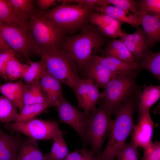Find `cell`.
I'll return each mask as SVG.
<instances>
[{"label": "cell", "mask_w": 160, "mask_h": 160, "mask_svg": "<svg viewBox=\"0 0 160 160\" xmlns=\"http://www.w3.org/2000/svg\"><path fill=\"white\" fill-rule=\"evenodd\" d=\"M155 123L148 111L139 119L138 124L135 125L132 133V139L138 147L143 149L151 145L153 128Z\"/></svg>", "instance_id": "12"}, {"label": "cell", "mask_w": 160, "mask_h": 160, "mask_svg": "<svg viewBox=\"0 0 160 160\" xmlns=\"http://www.w3.org/2000/svg\"><path fill=\"white\" fill-rule=\"evenodd\" d=\"M63 132L61 130L52 138L53 142L51 151L49 153L44 154V160H52L59 151L65 142L63 137Z\"/></svg>", "instance_id": "37"}, {"label": "cell", "mask_w": 160, "mask_h": 160, "mask_svg": "<svg viewBox=\"0 0 160 160\" xmlns=\"http://www.w3.org/2000/svg\"><path fill=\"white\" fill-rule=\"evenodd\" d=\"M151 48L160 41V17L139 12L137 16Z\"/></svg>", "instance_id": "16"}, {"label": "cell", "mask_w": 160, "mask_h": 160, "mask_svg": "<svg viewBox=\"0 0 160 160\" xmlns=\"http://www.w3.org/2000/svg\"><path fill=\"white\" fill-rule=\"evenodd\" d=\"M142 160H160V142H152L149 147L144 149Z\"/></svg>", "instance_id": "38"}, {"label": "cell", "mask_w": 160, "mask_h": 160, "mask_svg": "<svg viewBox=\"0 0 160 160\" xmlns=\"http://www.w3.org/2000/svg\"><path fill=\"white\" fill-rule=\"evenodd\" d=\"M80 31L78 34L65 36L59 49L69 56L78 70L83 71L92 57L102 50L107 37L89 23Z\"/></svg>", "instance_id": "1"}, {"label": "cell", "mask_w": 160, "mask_h": 160, "mask_svg": "<svg viewBox=\"0 0 160 160\" xmlns=\"http://www.w3.org/2000/svg\"><path fill=\"white\" fill-rule=\"evenodd\" d=\"M100 52L102 56L113 57L130 63H136L121 39L111 41Z\"/></svg>", "instance_id": "21"}, {"label": "cell", "mask_w": 160, "mask_h": 160, "mask_svg": "<svg viewBox=\"0 0 160 160\" xmlns=\"http://www.w3.org/2000/svg\"><path fill=\"white\" fill-rule=\"evenodd\" d=\"M0 33L10 48L24 56L27 60L35 54L27 31L20 27L0 23Z\"/></svg>", "instance_id": "9"}, {"label": "cell", "mask_w": 160, "mask_h": 160, "mask_svg": "<svg viewBox=\"0 0 160 160\" xmlns=\"http://www.w3.org/2000/svg\"><path fill=\"white\" fill-rule=\"evenodd\" d=\"M83 71L87 78L90 79L99 88H104L116 75L107 68L92 59Z\"/></svg>", "instance_id": "15"}, {"label": "cell", "mask_w": 160, "mask_h": 160, "mask_svg": "<svg viewBox=\"0 0 160 160\" xmlns=\"http://www.w3.org/2000/svg\"><path fill=\"white\" fill-rule=\"evenodd\" d=\"M160 97V85L144 86L137 98L138 105V117L140 119Z\"/></svg>", "instance_id": "17"}, {"label": "cell", "mask_w": 160, "mask_h": 160, "mask_svg": "<svg viewBox=\"0 0 160 160\" xmlns=\"http://www.w3.org/2000/svg\"><path fill=\"white\" fill-rule=\"evenodd\" d=\"M95 11L105 14L123 24H129L135 28L139 27L140 21L137 16L112 5L94 7Z\"/></svg>", "instance_id": "19"}, {"label": "cell", "mask_w": 160, "mask_h": 160, "mask_svg": "<svg viewBox=\"0 0 160 160\" xmlns=\"http://www.w3.org/2000/svg\"><path fill=\"white\" fill-rule=\"evenodd\" d=\"M138 147L131 140L117 153L116 160H139Z\"/></svg>", "instance_id": "34"}, {"label": "cell", "mask_w": 160, "mask_h": 160, "mask_svg": "<svg viewBox=\"0 0 160 160\" xmlns=\"http://www.w3.org/2000/svg\"><path fill=\"white\" fill-rule=\"evenodd\" d=\"M25 85L21 80L0 84V92L15 105L20 111L24 105L23 95Z\"/></svg>", "instance_id": "20"}, {"label": "cell", "mask_w": 160, "mask_h": 160, "mask_svg": "<svg viewBox=\"0 0 160 160\" xmlns=\"http://www.w3.org/2000/svg\"><path fill=\"white\" fill-rule=\"evenodd\" d=\"M49 107V105L46 103L24 105L20 111L16 122H24L34 119Z\"/></svg>", "instance_id": "29"}, {"label": "cell", "mask_w": 160, "mask_h": 160, "mask_svg": "<svg viewBox=\"0 0 160 160\" xmlns=\"http://www.w3.org/2000/svg\"><path fill=\"white\" fill-rule=\"evenodd\" d=\"M29 66L23 75L21 79L25 84H32L39 81L45 68L41 61H32L30 59L27 60Z\"/></svg>", "instance_id": "30"}, {"label": "cell", "mask_w": 160, "mask_h": 160, "mask_svg": "<svg viewBox=\"0 0 160 160\" xmlns=\"http://www.w3.org/2000/svg\"><path fill=\"white\" fill-rule=\"evenodd\" d=\"M91 59L107 68L115 75L128 74L139 69L136 63H130L113 57L95 55Z\"/></svg>", "instance_id": "18"}, {"label": "cell", "mask_w": 160, "mask_h": 160, "mask_svg": "<svg viewBox=\"0 0 160 160\" xmlns=\"http://www.w3.org/2000/svg\"><path fill=\"white\" fill-rule=\"evenodd\" d=\"M136 63L139 70L149 71L160 81V51L154 53L149 50L143 53Z\"/></svg>", "instance_id": "22"}, {"label": "cell", "mask_w": 160, "mask_h": 160, "mask_svg": "<svg viewBox=\"0 0 160 160\" xmlns=\"http://www.w3.org/2000/svg\"><path fill=\"white\" fill-rule=\"evenodd\" d=\"M40 10L44 11L60 3L59 0H36L34 1Z\"/></svg>", "instance_id": "42"}, {"label": "cell", "mask_w": 160, "mask_h": 160, "mask_svg": "<svg viewBox=\"0 0 160 160\" xmlns=\"http://www.w3.org/2000/svg\"><path fill=\"white\" fill-rule=\"evenodd\" d=\"M133 34H127L124 33V34L120 38L123 41H132L133 40Z\"/></svg>", "instance_id": "44"}, {"label": "cell", "mask_w": 160, "mask_h": 160, "mask_svg": "<svg viewBox=\"0 0 160 160\" xmlns=\"http://www.w3.org/2000/svg\"><path fill=\"white\" fill-rule=\"evenodd\" d=\"M44 154L38 147L37 140L28 137L21 144L16 160H44Z\"/></svg>", "instance_id": "24"}, {"label": "cell", "mask_w": 160, "mask_h": 160, "mask_svg": "<svg viewBox=\"0 0 160 160\" xmlns=\"http://www.w3.org/2000/svg\"><path fill=\"white\" fill-rule=\"evenodd\" d=\"M94 8L79 4L70 5L61 3L49 11L38 10L43 17L66 35L81 31L88 23Z\"/></svg>", "instance_id": "3"}, {"label": "cell", "mask_w": 160, "mask_h": 160, "mask_svg": "<svg viewBox=\"0 0 160 160\" xmlns=\"http://www.w3.org/2000/svg\"><path fill=\"white\" fill-rule=\"evenodd\" d=\"M140 71L137 69L128 74L116 75L108 83L99 99L111 113L121 104L129 99L138 95L143 86L138 84L136 77Z\"/></svg>", "instance_id": "4"}, {"label": "cell", "mask_w": 160, "mask_h": 160, "mask_svg": "<svg viewBox=\"0 0 160 160\" xmlns=\"http://www.w3.org/2000/svg\"><path fill=\"white\" fill-rule=\"evenodd\" d=\"M5 127L21 133L36 140L52 139L61 131L55 121L34 119L24 122H15L7 124Z\"/></svg>", "instance_id": "8"}, {"label": "cell", "mask_w": 160, "mask_h": 160, "mask_svg": "<svg viewBox=\"0 0 160 160\" xmlns=\"http://www.w3.org/2000/svg\"><path fill=\"white\" fill-rule=\"evenodd\" d=\"M0 123V160H16L17 156L25 139L19 133L7 134L2 129Z\"/></svg>", "instance_id": "14"}, {"label": "cell", "mask_w": 160, "mask_h": 160, "mask_svg": "<svg viewBox=\"0 0 160 160\" xmlns=\"http://www.w3.org/2000/svg\"><path fill=\"white\" fill-rule=\"evenodd\" d=\"M39 82L49 107L55 106L57 103L64 97L62 83L50 74L46 68Z\"/></svg>", "instance_id": "13"}, {"label": "cell", "mask_w": 160, "mask_h": 160, "mask_svg": "<svg viewBox=\"0 0 160 160\" xmlns=\"http://www.w3.org/2000/svg\"><path fill=\"white\" fill-rule=\"evenodd\" d=\"M122 41L127 50L131 55L134 60L136 63L144 53L133 41L126 40H122Z\"/></svg>", "instance_id": "40"}, {"label": "cell", "mask_w": 160, "mask_h": 160, "mask_svg": "<svg viewBox=\"0 0 160 160\" xmlns=\"http://www.w3.org/2000/svg\"><path fill=\"white\" fill-rule=\"evenodd\" d=\"M100 1V0H60L61 3L68 4L75 3L82 6L91 8L99 6Z\"/></svg>", "instance_id": "41"}, {"label": "cell", "mask_w": 160, "mask_h": 160, "mask_svg": "<svg viewBox=\"0 0 160 160\" xmlns=\"http://www.w3.org/2000/svg\"><path fill=\"white\" fill-rule=\"evenodd\" d=\"M9 2L14 14L27 25L31 16L37 11L34 5V0H9Z\"/></svg>", "instance_id": "23"}, {"label": "cell", "mask_w": 160, "mask_h": 160, "mask_svg": "<svg viewBox=\"0 0 160 160\" xmlns=\"http://www.w3.org/2000/svg\"><path fill=\"white\" fill-rule=\"evenodd\" d=\"M27 32L36 50L59 49L65 36L37 12L27 23Z\"/></svg>", "instance_id": "6"}, {"label": "cell", "mask_w": 160, "mask_h": 160, "mask_svg": "<svg viewBox=\"0 0 160 160\" xmlns=\"http://www.w3.org/2000/svg\"><path fill=\"white\" fill-rule=\"evenodd\" d=\"M14 55V51L11 48L0 52V77L6 81L8 80L5 72L6 66L9 59Z\"/></svg>", "instance_id": "39"}, {"label": "cell", "mask_w": 160, "mask_h": 160, "mask_svg": "<svg viewBox=\"0 0 160 160\" xmlns=\"http://www.w3.org/2000/svg\"><path fill=\"white\" fill-rule=\"evenodd\" d=\"M35 53L50 74L74 91L80 77L77 66L66 54L59 49H37Z\"/></svg>", "instance_id": "5"}, {"label": "cell", "mask_w": 160, "mask_h": 160, "mask_svg": "<svg viewBox=\"0 0 160 160\" xmlns=\"http://www.w3.org/2000/svg\"><path fill=\"white\" fill-rule=\"evenodd\" d=\"M99 88L89 78H80L74 91L79 107L86 114H89L95 108L99 99Z\"/></svg>", "instance_id": "11"}, {"label": "cell", "mask_w": 160, "mask_h": 160, "mask_svg": "<svg viewBox=\"0 0 160 160\" xmlns=\"http://www.w3.org/2000/svg\"><path fill=\"white\" fill-rule=\"evenodd\" d=\"M111 114L108 109L101 104L93 109L88 116L87 138L92 146L91 151L97 156L101 153L102 145L110 129L113 121L111 119Z\"/></svg>", "instance_id": "7"}, {"label": "cell", "mask_w": 160, "mask_h": 160, "mask_svg": "<svg viewBox=\"0 0 160 160\" xmlns=\"http://www.w3.org/2000/svg\"><path fill=\"white\" fill-rule=\"evenodd\" d=\"M133 42L137 45L144 53L149 50L147 37L142 28H137L133 33Z\"/></svg>", "instance_id": "36"}, {"label": "cell", "mask_w": 160, "mask_h": 160, "mask_svg": "<svg viewBox=\"0 0 160 160\" xmlns=\"http://www.w3.org/2000/svg\"><path fill=\"white\" fill-rule=\"evenodd\" d=\"M136 10L139 12L160 17V0H137Z\"/></svg>", "instance_id": "31"}, {"label": "cell", "mask_w": 160, "mask_h": 160, "mask_svg": "<svg viewBox=\"0 0 160 160\" xmlns=\"http://www.w3.org/2000/svg\"><path fill=\"white\" fill-rule=\"evenodd\" d=\"M17 107L5 96H0V123L16 122L19 113Z\"/></svg>", "instance_id": "26"}, {"label": "cell", "mask_w": 160, "mask_h": 160, "mask_svg": "<svg viewBox=\"0 0 160 160\" xmlns=\"http://www.w3.org/2000/svg\"><path fill=\"white\" fill-rule=\"evenodd\" d=\"M136 0H100V6H114L125 11L130 12L136 16L139 12L136 10Z\"/></svg>", "instance_id": "32"}, {"label": "cell", "mask_w": 160, "mask_h": 160, "mask_svg": "<svg viewBox=\"0 0 160 160\" xmlns=\"http://www.w3.org/2000/svg\"><path fill=\"white\" fill-rule=\"evenodd\" d=\"M88 23L93 25L100 23L112 26L120 30H121V27L122 24L105 14L95 11L90 14L88 19Z\"/></svg>", "instance_id": "33"}, {"label": "cell", "mask_w": 160, "mask_h": 160, "mask_svg": "<svg viewBox=\"0 0 160 160\" xmlns=\"http://www.w3.org/2000/svg\"><path fill=\"white\" fill-rule=\"evenodd\" d=\"M29 66L28 64H23L19 62L15 56L8 61L5 72L8 81H13L21 78Z\"/></svg>", "instance_id": "28"}, {"label": "cell", "mask_w": 160, "mask_h": 160, "mask_svg": "<svg viewBox=\"0 0 160 160\" xmlns=\"http://www.w3.org/2000/svg\"><path fill=\"white\" fill-rule=\"evenodd\" d=\"M11 49L0 33V52Z\"/></svg>", "instance_id": "43"}, {"label": "cell", "mask_w": 160, "mask_h": 160, "mask_svg": "<svg viewBox=\"0 0 160 160\" xmlns=\"http://www.w3.org/2000/svg\"><path fill=\"white\" fill-rule=\"evenodd\" d=\"M55 106L61 122L71 126L78 134L84 145L86 146L88 143L86 132L89 114L80 111L71 104L64 97L57 103Z\"/></svg>", "instance_id": "10"}, {"label": "cell", "mask_w": 160, "mask_h": 160, "mask_svg": "<svg viewBox=\"0 0 160 160\" xmlns=\"http://www.w3.org/2000/svg\"><path fill=\"white\" fill-rule=\"evenodd\" d=\"M23 100L24 105L47 103L39 81L30 84H25Z\"/></svg>", "instance_id": "25"}, {"label": "cell", "mask_w": 160, "mask_h": 160, "mask_svg": "<svg viewBox=\"0 0 160 160\" xmlns=\"http://www.w3.org/2000/svg\"><path fill=\"white\" fill-rule=\"evenodd\" d=\"M137 97L131 98L117 107L112 113L115 115L108 135V140L104 151L97 156L99 160H115L118 152L126 144L135 125L133 113Z\"/></svg>", "instance_id": "2"}, {"label": "cell", "mask_w": 160, "mask_h": 160, "mask_svg": "<svg viewBox=\"0 0 160 160\" xmlns=\"http://www.w3.org/2000/svg\"><path fill=\"white\" fill-rule=\"evenodd\" d=\"M63 160H99L97 156L91 151L84 147L70 152Z\"/></svg>", "instance_id": "35"}, {"label": "cell", "mask_w": 160, "mask_h": 160, "mask_svg": "<svg viewBox=\"0 0 160 160\" xmlns=\"http://www.w3.org/2000/svg\"><path fill=\"white\" fill-rule=\"evenodd\" d=\"M0 23L19 26L26 30V24L22 22L14 14L9 0H0Z\"/></svg>", "instance_id": "27"}]
</instances>
